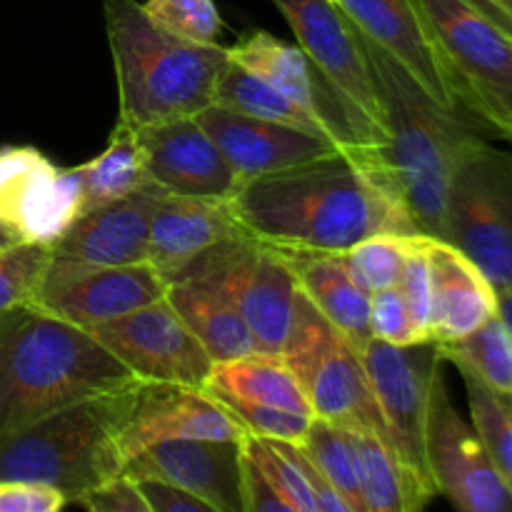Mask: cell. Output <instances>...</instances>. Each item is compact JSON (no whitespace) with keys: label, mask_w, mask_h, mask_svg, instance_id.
Masks as SVG:
<instances>
[{"label":"cell","mask_w":512,"mask_h":512,"mask_svg":"<svg viewBox=\"0 0 512 512\" xmlns=\"http://www.w3.org/2000/svg\"><path fill=\"white\" fill-rule=\"evenodd\" d=\"M370 335L390 345H418L430 343L405 305L400 288L378 290L370 295Z\"/></svg>","instance_id":"cell-37"},{"label":"cell","mask_w":512,"mask_h":512,"mask_svg":"<svg viewBox=\"0 0 512 512\" xmlns=\"http://www.w3.org/2000/svg\"><path fill=\"white\" fill-rule=\"evenodd\" d=\"M430 235H420L415 248L408 253L403 275H400V293L410 310V318L420 333L430 340V305H433V280H430Z\"/></svg>","instance_id":"cell-38"},{"label":"cell","mask_w":512,"mask_h":512,"mask_svg":"<svg viewBox=\"0 0 512 512\" xmlns=\"http://www.w3.org/2000/svg\"><path fill=\"white\" fill-rule=\"evenodd\" d=\"M350 435L358 453L365 512H425L435 493L398 458V453L378 435L358 430H350Z\"/></svg>","instance_id":"cell-26"},{"label":"cell","mask_w":512,"mask_h":512,"mask_svg":"<svg viewBox=\"0 0 512 512\" xmlns=\"http://www.w3.org/2000/svg\"><path fill=\"white\" fill-rule=\"evenodd\" d=\"M83 213V168L30 145L0 148V240L53 248Z\"/></svg>","instance_id":"cell-11"},{"label":"cell","mask_w":512,"mask_h":512,"mask_svg":"<svg viewBox=\"0 0 512 512\" xmlns=\"http://www.w3.org/2000/svg\"><path fill=\"white\" fill-rule=\"evenodd\" d=\"M150 183L183 198L230 205L245 180L195 118L165 120L135 130Z\"/></svg>","instance_id":"cell-16"},{"label":"cell","mask_w":512,"mask_h":512,"mask_svg":"<svg viewBox=\"0 0 512 512\" xmlns=\"http://www.w3.org/2000/svg\"><path fill=\"white\" fill-rule=\"evenodd\" d=\"M325 483L345 500L355 512H365L360 490L358 453H355L350 430L313 418L308 435L298 445Z\"/></svg>","instance_id":"cell-31"},{"label":"cell","mask_w":512,"mask_h":512,"mask_svg":"<svg viewBox=\"0 0 512 512\" xmlns=\"http://www.w3.org/2000/svg\"><path fill=\"white\" fill-rule=\"evenodd\" d=\"M443 360L478 375L490 390L512 400V335L500 315L458 343L438 345Z\"/></svg>","instance_id":"cell-30"},{"label":"cell","mask_w":512,"mask_h":512,"mask_svg":"<svg viewBox=\"0 0 512 512\" xmlns=\"http://www.w3.org/2000/svg\"><path fill=\"white\" fill-rule=\"evenodd\" d=\"M295 448H298V445H295ZM298 455H300V463H303L305 473H308L310 483H313L315 498H318V512H355L343 498H340L338 493H335L333 488H330L328 483H325L323 475L313 468V463L305 458V453L300 448H298Z\"/></svg>","instance_id":"cell-43"},{"label":"cell","mask_w":512,"mask_h":512,"mask_svg":"<svg viewBox=\"0 0 512 512\" xmlns=\"http://www.w3.org/2000/svg\"><path fill=\"white\" fill-rule=\"evenodd\" d=\"M365 50L388 125L380 155L418 233L443 240L450 185L475 133L455 110L435 103L385 50L370 40Z\"/></svg>","instance_id":"cell-3"},{"label":"cell","mask_w":512,"mask_h":512,"mask_svg":"<svg viewBox=\"0 0 512 512\" xmlns=\"http://www.w3.org/2000/svg\"><path fill=\"white\" fill-rule=\"evenodd\" d=\"M293 273L298 290L355 348L368 343L370 295L350 278L343 253L273 248Z\"/></svg>","instance_id":"cell-24"},{"label":"cell","mask_w":512,"mask_h":512,"mask_svg":"<svg viewBox=\"0 0 512 512\" xmlns=\"http://www.w3.org/2000/svg\"><path fill=\"white\" fill-rule=\"evenodd\" d=\"M293 28L298 48L333 85L350 113L388 143L385 110L370 68L365 38L338 0H273Z\"/></svg>","instance_id":"cell-12"},{"label":"cell","mask_w":512,"mask_h":512,"mask_svg":"<svg viewBox=\"0 0 512 512\" xmlns=\"http://www.w3.org/2000/svg\"><path fill=\"white\" fill-rule=\"evenodd\" d=\"M143 380L130 388L80 400L0 435V483H35L60 490L68 505L123 475L120 430Z\"/></svg>","instance_id":"cell-5"},{"label":"cell","mask_w":512,"mask_h":512,"mask_svg":"<svg viewBox=\"0 0 512 512\" xmlns=\"http://www.w3.org/2000/svg\"><path fill=\"white\" fill-rule=\"evenodd\" d=\"M133 383L88 330L28 305L0 315V435Z\"/></svg>","instance_id":"cell-2"},{"label":"cell","mask_w":512,"mask_h":512,"mask_svg":"<svg viewBox=\"0 0 512 512\" xmlns=\"http://www.w3.org/2000/svg\"><path fill=\"white\" fill-rule=\"evenodd\" d=\"M213 143L223 150L235 173L250 183L263 175L283 173L345 150L335 140L293 125L250 118L223 105H210L195 115Z\"/></svg>","instance_id":"cell-18"},{"label":"cell","mask_w":512,"mask_h":512,"mask_svg":"<svg viewBox=\"0 0 512 512\" xmlns=\"http://www.w3.org/2000/svg\"><path fill=\"white\" fill-rule=\"evenodd\" d=\"M158 195V185H148L125 198L88 210L50 250L55 258L103 268L148 263L150 215Z\"/></svg>","instance_id":"cell-21"},{"label":"cell","mask_w":512,"mask_h":512,"mask_svg":"<svg viewBox=\"0 0 512 512\" xmlns=\"http://www.w3.org/2000/svg\"><path fill=\"white\" fill-rule=\"evenodd\" d=\"M143 10L165 33L200 45H215L223 18L213 0H145Z\"/></svg>","instance_id":"cell-35"},{"label":"cell","mask_w":512,"mask_h":512,"mask_svg":"<svg viewBox=\"0 0 512 512\" xmlns=\"http://www.w3.org/2000/svg\"><path fill=\"white\" fill-rule=\"evenodd\" d=\"M455 95L512 140V38L463 0H418Z\"/></svg>","instance_id":"cell-9"},{"label":"cell","mask_w":512,"mask_h":512,"mask_svg":"<svg viewBox=\"0 0 512 512\" xmlns=\"http://www.w3.org/2000/svg\"><path fill=\"white\" fill-rule=\"evenodd\" d=\"M180 278H198L215 285L238 308L260 353H283L298 315L300 290L288 265L270 245L248 235L223 240L173 280Z\"/></svg>","instance_id":"cell-8"},{"label":"cell","mask_w":512,"mask_h":512,"mask_svg":"<svg viewBox=\"0 0 512 512\" xmlns=\"http://www.w3.org/2000/svg\"><path fill=\"white\" fill-rule=\"evenodd\" d=\"M73 505H80L85 512H155L138 483L128 475H118L110 483L80 495Z\"/></svg>","instance_id":"cell-39"},{"label":"cell","mask_w":512,"mask_h":512,"mask_svg":"<svg viewBox=\"0 0 512 512\" xmlns=\"http://www.w3.org/2000/svg\"><path fill=\"white\" fill-rule=\"evenodd\" d=\"M365 40L398 60L443 108L458 113L453 78L418 0H338Z\"/></svg>","instance_id":"cell-20"},{"label":"cell","mask_w":512,"mask_h":512,"mask_svg":"<svg viewBox=\"0 0 512 512\" xmlns=\"http://www.w3.org/2000/svg\"><path fill=\"white\" fill-rule=\"evenodd\" d=\"M245 428L205 388L140 383L138 400L120 430L125 465L145 448L165 440H243Z\"/></svg>","instance_id":"cell-19"},{"label":"cell","mask_w":512,"mask_h":512,"mask_svg":"<svg viewBox=\"0 0 512 512\" xmlns=\"http://www.w3.org/2000/svg\"><path fill=\"white\" fill-rule=\"evenodd\" d=\"M165 300L173 305L213 363H228L258 353L238 308L215 285L198 278L173 280L168 283Z\"/></svg>","instance_id":"cell-25"},{"label":"cell","mask_w":512,"mask_h":512,"mask_svg":"<svg viewBox=\"0 0 512 512\" xmlns=\"http://www.w3.org/2000/svg\"><path fill=\"white\" fill-rule=\"evenodd\" d=\"M283 360L298 378L313 418L345 430L378 435L390 445L358 348L300 293Z\"/></svg>","instance_id":"cell-6"},{"label":"cell","mask_w":512,"mask_h":512,"mask_svg":"<svg viewBox=\"0 0 512 512\" xmlns=\"http://www.w3.org/2000/svg\"><path fill=\"white\" fill-rule=\"evenodd\" d=\"M165 293L168 283L150 263L103 268L53 255L28 308L90 330L158 303Z\"/></svg>","instance_id":"cell-13"},{"label":"cell","mask_w":512,"mask_h":512,"mask_svg":"<svg viewBox=\"0 0 512 512\" xmlns=\"http://www.w3.org/2000/svg\"><path fill=\"white\" fill-rule=\"evenodd\" d=\"M430 343L468 338L498 315V290L465 253L445 240H430Z\"/></svg>","instance_id":"cell-23"},{"label":"cell","mask_w":512,"mask_h":512,"mask_svg":"<svg viewBox=\"0 0 512 512\" xmlns=\"http://www.w3.org/2000/svg\"><path fill=\"white\" fill-rule=\"evenodd\" d=\"M68 505L60 490L35 483H0V512H63Z\"/></svg>","instance_id":"cell-40"},{"label":"cell","mask_w":512,"mask_h":512,"mask_svg":"<svg viewBox=\"0 0 512 512\" xmlns=\"http://www.w3.org/2000/svg\"><path fill=\"white\" fill-rule=\"evenodd\" d=\"M105 33L118 80V123L148 128L210 108L228 48L165 33L138 0H103Z\"/></svg>","instance_id":"cell-4"},{"label":"cell","mask_w":512,"mask_h":512,"mask_svg":"<svg viewBox=\"0 0 512 512\" xmlns=\"http://www.w3.org/2000/svg\"><path fill=\"white\" fill-rule=\"evenodd\" d=\"M208 393L213 395L218 403H223L225 408L233 413V418L243 425L245 433L253 435V438L300 445L305 440V435H308L310 423H313L310 415L290 413V410L273 408V405L253 403V400L238 398V395L218 393V390H208Z\"/></svg>","instance_id":"cell-36"},{"label":"cell","mask_w":512,"mask_h":512,"mask_svg":"<svg viewBox=\"0 0 512 512\" xmlns=\"http://www.w3.org/2000/svg\"><path fill=\"white\" fill-rule=\"evenodd\" d=\"M390 448L438 495L428 463V423L443 353L435 343L390 345L370 338L358 348Z\"/></svg>","instance_id":"cell-10"},{"label":"cell","mask_w":512,"mask_h":512,"mask_svg":"<svg viewBox=\"0 0 512 512\" xmlns=\"http://www.w3.org/2000/svg\"><path fill=\"white\" fill-rule=\"evenodd\" d=\"M143 383L205 388L213 360L168 300L88 330Z\"/></svg>","instance_id":"cell-14"},{"label":"cell","mask_w":512,"mask_h":512,"mask_svg":"<svg viewBox=\"0 0 512 512\" xmlns=\"http://www.w3.org/2000/svg\"><path fill=\"white\" fill-rule=\"evenodd\" d=\"M245 512H298L280 498L278 490L265 480L248 453H245Z\"/></svg>","instance_id":"cell-41"},{"label":"cell","mask_w":512,"mask_h":512,"mask_svg":"<svg viewBox=\"0 0 512 512\" xmlns=\"http://www.w3.org/2000/svg\"><path fill=\"white\" fill-rule=\"evenodd\" d=\"M213 103L235 110V113L250 115V118L293 125V128H303L310 130V133H318L335 140L323 120H318L313 113L300 108L298 103L285 98V95L280 93L278 88H273L268 80L258 78V75L250 73L243 65L233 63L230 58L218 75ZM335 143H338V140H335Z\"/></svg>","instance_id":"cell-28"},{"label":"cell","mask_w":512,"mask_h":512,"mask_svg":"<svg viewBox=\"0 0 512 512\" xmlns=\"http://www.w3.org/2000/svg\"><path fill=\"white\" fill-rule=\"evenodd\" d=\"M80 168H83V213L153 185L145 170L138 135L133 128L120 123H115L110 133L108 148Z\"/></svg>","instance_id":"cell-29"},{"label":"cell","mask_w":512,"mask_h":512,"mask_svg":"<svg viewBox=\"0 0 512 512\" xmlns=\"http://www.w3.org/2000/svg\"><path fill=\"white\" fill-rule=\"evenodd\" d=\"M428 463L438 495H448L458 512H512L508 485L473 425L450 403L443 378L435 385L430 408Z\"/></svg>","instance_id":"cell-15"},{"label":"cell","mask_w":512,"mask_h":512,"mask_svg":"<svg viewBox=\"0 0 512 512\" xmlns=\"http://www.w3.org/2000/svg\"><path fill=\"white\" fill-rule=\"evenodd\" d=\"M243 440H165L130 458L123 475L170 485L220 512H245Z\"/></svg>","instance_id":"cell-17"},{"label":"cell","mask_w":512,"mask_h":512,"mask_svg":"<svg viewBox=\"0 0 512 512\" xmlns=\"http://www.w3.org/2000/svg\"><path fill=\"white\" fill-rule=\"evenodd\" d=\"M498 315L503 318V323L508 325L512 335V288L498 290Z\"/></svg>","instance_id":"cell-45"},{"label":"cell","mask_w":512,"mask_h":512,"mask_svg":"<svg viewBox=\"0 0 512 512\" xmlns=\"http://www.w3.org/2000/svg\"><path fill=\"white\" fill-rule=\"evenodd\" d=\"M205 390L238 395V398L253 400V403L273 405V408L313 418L308 398H305L298 378L288 368L283 355L260 353L258 350V353L245 355V358L215 363Z\"/></svg>","instance_id":"cell-27"},{"label":"cell","mask_w":512,"mask_h":512,"mask_svg":"<svg viewBox=\"0 0 512 512\" xmlns=\"http://www.w3.org/2000/svg\"><path fill=\"white\" fill-rule=\"evenodd\" d=\"M418 238L420 233H380L373 238H365L363 243L353 245L348 253H343L345 268H348L350 278L368 295L378 293V290L398 288L405 260H408V253L415 248Z\"/></svg>","instance_id":"cell-33"},{"label":"cell","mask_w":512,"mask_h":512,"mask_svg":"<svg viewBox=\"0 0 512 512\" xmlns=\"http://www.w3.org/2000/svg\"><path fill=\"white\" fill-rule=\"evenodd\" d=\"M240 235H245V230L238 225L230 205L160 190L150 215L148 263L170 283L205 250Z\"/></svg>","instance_id":"cell-22"},{"label":"cell","mask_w":512,"mask_h":512,"mask_svg":"<svg viewBox=\"0 0 512 512\" xmlns=\"http://www.w3.org/2000/svg\"><path fill=\"white\" fill-rule=\"evenodd\" d=\"M468 393L473 430L512 493V400L490 390L478 375L458 368Z\"/></svg>","instance_id":"cell-32"},{"label":"cell","mask_w":512,"mask_h":512,"mask_svg":"<svg viewBox=\"0 0 512 512\" xmlns=\"http://www.w3.org/2000/svg\"><path fill=\"white\" fill-rule=\"evenodd\" d=\"M463 3H468L473 10H478L483 18H488L490 23L498 25L503 33H508L512 38V15L498 3V0H463Z\"/></svg>","instance_id":"cell-44"},{"label":"cell","mask_w":512,"mask_h":512,"mask_svg":"<svg viewBox=\"0 0 512 512\" xmlns=\"http://www.w3.org/2000/svg\"><path fill=\"white\" fill-rule=\"evenodd\" d=\"M380 148H345L250 180L230 203L235 220L270 248L318 253H348L380 233L418 235Z\"/></svg>","instance_id":"cell-1"},{"label":"cell","mask_w":512,"mask_h":512,"mask_svg":"<svg viewBox=\"0 0 512 512\" xmlns=\"http://www.w3.org/2000/svg\"><path fill=\"white\" fill-rule=\"evenodd\" d=\"M135 483L143 490L150 508L155 512H220L213 505L203 503L200 498H193V495L183 493V490L170 488V485L155 483V480H135Z\"/></svg>","instance_id":"cell-42"},{"label":"cell","mask_w":512,"mask_h":512,"mask_svg":"<svg viewBox=\"0 0 512 512\" xmlns=\"http://www.w3.org/2000/svg\"><path fill=\"white\" fill-rule=\"evenodd\" d=\"M50 258L53 250L45 245L0 240V315L33 300Z\"/></svg>","instance_id":"cell-34"},{"label":"cell","mask_w":512,"mask_h":512,"mask_svg":"<svg viewBox=\"0 0 512 512\" xmlns=\"http://www.w3.org/2000/svg\"><path fill=\"white\" fill-rule=\"evenodd\" d=\"M498 3H500V5H503V8H505V10H508V13L512 15V0H498Z\"/></svg>","instance_id":"cell-46"},{"label":"cell","mask_w":512,"mask_h":512,"mask_svg":"<svg viewBox=\"0 0 512 512\" xmlns=\"http://www.w3.org/2000/svg\"><path fill=\"white\" fill-rule=\"evenodd\" d=\"M443 240L468 255L495 290L512 288V150L475 135L450 185Z\"/></svg>","instance_id":"cell-7"}]
</instances>
